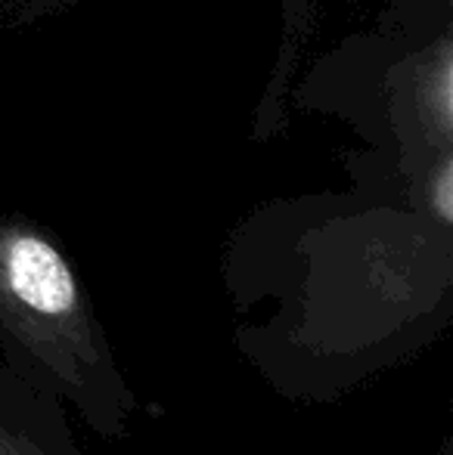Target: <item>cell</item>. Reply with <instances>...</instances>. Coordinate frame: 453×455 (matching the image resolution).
<instances>
[{"label": "cell", "instance_id": "7a4b0ae2", "mask_svg": "<svg viewBox=\"0 0 453 455\" xmlns=\"http://www.w3.org/2000/svg\"><path fill=\"white\" fill-rule=\"evenodd\" d=\"M0 455H85L69 409L0 363Z\"/></svg>", "mask_w": 453, "mask_h": 455}, {"label": "cell", "instance_id": "277c9868", "mask_svg": "<svg viewBox=\"0 0 453 455\" xmlns=\"http://www.w3.org/2000/svg\"><path fill=\"white\" fill-rule=\"evenodd\" d=\"M425 208L429 217H435L438 227H453V162L450 149L441 152L435 171H429V183H425Z\"/></svg>", "mask_w": 453, "mask_h": 455}, {"label": "cell", "instance_id": "5b68a950", "mask_svg": "<svg viewBox=\"0 0 453 455\" xmlns=\"http://www.w3.org/2000/svg\"><path fill=\"white\" fill-rule=\"evenodd\" d=\"M438 455H453V446H450V440H444V443H441V450H438Z\"/></svg>", "mask_w": 453, "mask_h": 455}, {"label": "cell", "instance_id": "3957f363", "mask_svg": "<svg viewBox=\"0 0 453 455\" xmlns=\"http://www.w3.org/2000/svg\"><path fill=\"white\" fill-rule=\"evenodd\" d=\"M417 112L425 133L435 140L438 149H450L453 140V44L450 35H441L417 66Z\"/></svg>", "mask_w": 453, "mask_h": 455}, {"label": "cell", "instance_id": "6da1fadb", "mask_svg": "<svg viewBox=\"0 0 453 455\" xmlns=\"http://www.w3.org/2000/svg\"><path fill=\"white\" fill-rule=\"evenodd\" d=\"M0 363L50 390L100 440L143 415L85 279L37 223L0 211Z\"/></svg>", "mask_w": 453, "mask_h": 455}]
</instances>
